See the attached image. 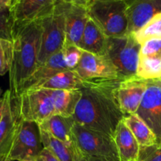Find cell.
I'll return each instance as SVG.
<instances>
[{"label":"cell","instance_id":"obj_5","mask_svg":"<svg viewBox=\"0 0 161 161\" xmlns=\"http://www.w3.org/2000/svg\"><path fill=\"white\" fill-rule=\"evenodd\" d=\"M55 3L53 12L42 19V32L38 67L43 64L53 54L62 50L65 43V20L63 2L58 0Z\"/></svg>","mask_w":161,"mask_h":161},{"label":"cell","instance_id":"obj_4","mask_svg":"<svg viewBox=\"0 0 161 161\" xmlns=\"http://www.w3.org/2000/svg\"><path fill=\"white\" fill-rule=\"evenodd\" d=\"M141 47L132 33L108 38L106 56L116 68L121 79L136 76Z\"/></svg>","mask_w":161,"mask_h":161},{"label":"cell","instance_id":"obj_13","mask_svg":"<svg viewBox=\"0 0 161 161\" xmlns=\"http://www.w3.org/2000/svg\"><path fill=\"white\" fill-rule=\"evenodd\" d=\"M55 0H17L10 7L14 24L44 18L53 12Z\"/></svg>","mask_w":161,"mask_h":161},{"label":"cell","instance_id":"obj_9","mask_svg":"<svg viewBox=\"0 0 161 161\" xmlns=\"http://www.w3.org/2000/svg\"><path fill=\"white\" fill-rule=\"evenodd\" d=\"M136 114L153 130L161 146V80H149Z\"/></svg>","mask_w":161,"mask_h":161},{"label":"cell","instance_id":"obj_43","mask_svg":"<svg viewBox=\"0 0 161 161\" xmlns=\"http://www.w3.org/2000/svg\"><path fill=\"white\" fill-rule=\"evenodd\" d=\"M1 93H2V91H1V89H0V96H1ZM1 99H2V97H0V101H1Z\"/></svg>","mask_w":161,"mask_h":161},{"label":"cell","instance_id":"obj_18","mask_svg":"<svg viewBox=\"0 0 161 161\" xmlns=\"http://www.w3.org/2000/svg\"><path fill=\"white\" fill-rule=\"evenodd\" d=\"M75 121L73 116L55 114L39 124V128L45 130L57 139L74 147L73 130Z\"/></svg>","mask_w":161,"mask_h":161},{"label":"cell","instance_id":"obj_1","mask_svg":"<svg viewBox=\"0 0 161 161\" xmlns=\"http://www.w3.org/2000/svg\"><path fill=\"white\" fill-rule=\"evenodd\" d=\"M121 80H85L73 115L75 123L113 138L118 124L124 117L116 97Z\"/></svg>","mask_w":161,"mask_h":161},{"label":"cell","instance_id":"obj_39","mask_svg":"<svg viewBox=\"0 0 161 161\" xmlns=\"http://www.w3.org/2000/svg\"><path fill=\"white\" fill-rule=\"evenodd\" d=\"M0 161H12V160H9L7 157H2V158H0Z\"/></svg>","mask_w":161,"mask_h":161},{"label":"cell","instance_id":"obj_24","mask_svg":"<svg viewBox=\"0 0 161 161\" xmlns=\"http://www.w3.org/2000/svg\"><path fill=\"white\" fill-rule=\"evenodd\" d=\"M136 75L146 80L161 79V58L139 56Z\"/></svg>","mask_w":161,"mask_h":161},{"label":"cell","instance_id":"obj_14","mask_svg":"<svg viewBox=\"0 0 161 161\" xmlns=\"http://www.w3.org/2000/svg\"><path fill=\"white\" fill-rule=\"evenodd\" d=\"M63 9L65 20V42L80 47L86 22L89 19L87 8L83 5L63 2Z\"/></svg>","mask_w":161,"mask_h":161},{"label":"cell","instance_id":"obj_19","mask_svg":"<svg viewBox=\"0 0 161 161\" xmlns=\"http://www.w3.org/2000/svg\"><path fill=\"white\" fill-rule=\"evenodd\" d=\"M108 37L91 18L88 19L80 47L83 51L106 55Z\"/></svg>","mask_w":161,"mask_h":161},{"label":"cell","instance_id":"obj_34","mask_svg":"<svg viewBox=\"0 0 161 161\" xmlns=\"http://www.w3.org/2000/svg\"><path fill=\"white\" fill-rule=\"evenodd\" d=\"M83 157H84V158L86 159V161H109V160H105V159H102V158H96V157H85V156H83Z\"/></svg>","mask_w":161,"mask_h":161},{"label":"cell","instance_id":"obj_16","mask_svg":"<svg viewBox=\"0 0 161 161\" xmlns=\"http://www.w3.org/2000/svg\"><path fill=\"white\" fill-rule=\"evenodd\" d=\"M68 69H69L64 62L62 50H61L53 54L43 64L39 66L36 69L24 84L21 93L30 89H37L55 75Z\"/></svg>","mask_w":161,"mask_h":161},{"label":"cell","instance_id":"obj_38","mask_svg":"<svg viewBox=\"0 0 161 161\" xmlns=\"http://www.w3.org/2000/svg\"><path fill=\"white\" fill-rule=\"evenodd\" d=\"M122 1H124V3H126L129 6V5L131 4V3H133L134 1H135V0H122Z\"/></svg>","mask_w":161,"mask_h":161},{"label":"cell","instance_id":"obj_25","mask_svg":"<svg viewBox=\"0 0 161 161\" xmlns=\"http://www.w3.org/2000/svg\"><path fill=\"white\" fill-rule=\"evenodd\" d=\"M140 44L155 38H161V13L153 17L146 25L132 33Z\"/></svg>","mask_w":161,"mask_h":161},{"label":"cell","instance_id":"obj_28","mask_svg":"<svg viewBox=\"0 0 161 161\" xmlns=\"http://www.w3.org/2000/svg\"><path fill=\"white\" fill-rule=\"evenodd\" d=\"M14 25L9 8H0V37L12 40Z\"/></svg>","mask_w":161,"mask_h":161},{"label":"cell","instance_id":"obj_17","mask_svg":"<svg viewBox=\"0 0 161 161\" xmlns=\"http://www.w3.org/2000/svg\"><path fill=\"white\" fill-rule=\"evenodd\" d=\"M113 138L119 161H138L140 146L124 120L118 124Z\"/></svg>","mask_w":161,"mask_h":161},{"label":"cell","instance_id":"obj_21","mask_svg":"<svg viewBox=\"0 0 161 161\" xmlns=\"http://www.w3.org/2000/svg\"><path fill=\"white\" fill-rule=\"evenodd\" d=\"M123 120L136 138L140 147L158 146L157 137L153 130L136 113L124 116Z\"/></svg>","mask_w":161,"mask_h":161},{"label":"cell","instance_id":"obj_40","mask_svg":"<svg viewBox=\"0 0 161 161\" xmlns=\"http://www.w3.org/2000/svg\"><path fill=\"white\" fill-rule=\"evenodd\" d=\"M22 161H38L37 159H31V160H22Z\"/></svg>","mask_w":161,"mask_h":161},{"label":"cell","instance_id":"obj_33","mask_svg":"<svg viewBox=\"0 0 161 161\" xmlns=\"http://www.w3.org/2000/svg\"><path fill=\"white\" fill-rule=\"evenodd\" d=\"M12 2L11 0H0V8L3 9H10Z\"/></svg>","mask_w":161,"mask_h":161},{"label":"cell","instance_id":"obj_37","mask_svg":"<svg viewBox=\"0 0 161 161\" xmlns=\"http://www.w3.org/2000/svg\"><path fill=\"white\" fill-rule=\"evenodd\" d=\"M89 1L90 0H80V3H79L78 4L83 5V6H87Z\"/></svg>","mask_w":161,"mask_h":161},{"label":"cell","instance_id":"obj_10","mask_svg":"<svg viewBox=\"0 0 161 161\" xmlns=\"http://www.w3.org/2000/svg\"><path fill=\"white\" fill-rule=\"evenodd\" d=\"M74 70L83 80L121 79L119 72L106 55L83 51L78 66Z\"/></svg>","mask_w":161,"mask_h":161},{"label":"cell","instance_id":"obj_36","mask_svg":"<svg viewBox=\"0 0 161 161\" xmlns=\"http://www.w3.org/2000/svg\"><path fill=\"white\" fill-rule=\"evenodd\" d=\"M62 1L66 3H75V4H78L80 0H62Z\"/></svg>","mask_w":161,"mask_h":161},{"label":"cell","instance_id":"obj_3","mask_svg":"<svg viewBox=\"0 0 161 161\" xmlns=\"http://www.w3.org/2000/svg\"><path fill=\"white\" fill-rule=\"evenodd\" d=\"M92 19L108 38L128 34V5L122 0H94L86 6Z\"/></svg>","mask_w":161,"mask_h":161},{"label":"cell","instance_id":"obj_8","mask_svg":"<svg viewBox=\"0 0 161 161\" xmlns=\"http://www.w3.org/2000/svg\"><path fill=\"white\" fill-rule=\"evenodd\" d=\"M13 102L19 117L24 120L33 121L39 124L56 114L51 99L42 88L24 91Z\"/></svg>","mask_w":161,"mask_h":161},{"label":"cell","instance_id":"obj_2","mask_svg":"<svg viewBox=\"0 0 161 161\" xmlns=\"http://www.w3.org/2000/svg\"><path fill=\"white\" fill-rule=\"evenodd\" d=\"M42 19L14 25L12 61L9 72V90L13 101L20 97L24 84L38 67Z\"/></svg>","mask_w":161,"mask_h":161},{"label":"cell","instance_id":"obj_29","mask_svg":"<svg viewBox=\"0 0 161 161\" xmlns=\"http://www.w3.org/2000/svg\"><path fill=\"white\" fill-rule=\"evenodd\" d=\"M141 57L161 58V38H155L146 41L142 44Z\"/></svg>","mask_w":161,"mask_h":161},{"label":"cell","instance_id":"obj_6","mask_svg":"<svg viewBox=\"0 0 161 161\" xmlns=\"http://www.w3.org/2000/svg\"><path fill=\"white\" fill-rule=\"evenodd\" d=\"M72 133L74 146L82 155L109 161H119L113 137L86 128L76 123Z\"/></svg>","mask_w":161,"mask_h":161},{"label":"cell","instance_id":"obj_27","mask_svg":"<svg viewBox=\"0 0 161 161\" xmlns=\"http://www.w3.org/2000/svg\"><path fill=\"white\" fill-rule=\"evenodd\" d=\"M62 53L68 69L69 70H74L80 63L83 50L75 44L65 42L63 47Z\"/></svg>","mask_w":161,"mask_h":161},{"label":"cell","instance_id":"obj_41","mask_svg":"<svg viewBox=\"0 0 161 161\" xmlns=\"http://www.w3.org/2000/svg\"><path fill=\"white\" fill-rule=\"evenodd\" d=\"M11 2H12V4H11V6H12L13 5H14V3H15L16 2H17V0H11Z\"/></svg>","mask_w":161,"mask_h":161},{"label":"cell","instance_id":"obj_15","mask_svg":"<svg viewBox=\"0 0 161 161\" xmlns=\"http://www.w3.org/2000/svg\"><path fill=\"white\" fill-rule=\"evenodd\" d=\"M161 13V0H135L127 8L128 34L138 31L153 17Z\"/></svg>","mask_w":161,"mask_h":161},{"label":"cell","instance_id":"obj_11","mask_svg":"<svg viewBox=\"0 0 161 161\" xmlns=\"http://www.w3.org/2000/svg\"><path fill=\"white\" fill-rule=\"evenodd\" d=\"M148 80L136 76L123 79L116 89V97L124 116L135 114L147 88Z\"/></svg>","mask_w":161,"mask_h":161},{"label":"cell","instance_id":"obj_23","mask_svg":"<svg viewBox=\"0 0 161 161\" xmlns=\"http://www.w3.org/2000/svg\"><path fill=\"white\" fill-rule=\"evenodd\" d=\"M40 135L44 148L48 149L60 161H75L74 147L68 146L42 129H40Z\"/></svg>","mask_w":161,"mask_h":161},{"label":"cell","instance_id":"obj_31","mask_svg":"<svg viewBox=\"0 0 161 161\" xmlns=\"http://www.w3.org/2000/svg\"><path fill=\"white\" fill-rule=\"evenodd\" d=\"M39 157L42 159L43 161H60L55 156H53L48 149L44 148L43 150L41 153Z\"/></svg>","mask_w":161,"mask_h":161},{"label":"cell","instance_id":"obj_42","mask_svg":"<svg viewBox=\"0 0 161 161\" xmlns=\"http://www.w3.org/2000/svg\"><path fill=\"white\" fill-rule=\"evenodd\" d=\"M37 160H38V161H43V160H42V159L40 157H38V158H37Z\"/></svg>","mask_w":161,"mask_h":161},{"label":"cell","instance_id":"obj_46","mask_svg":"<svg viewBox=\"0 0 161 161\" xmlns=\"http://www.w3.org/2000/svg\"><path fill=\"white\" fill-rule=\"evenodd\" d=\"M160 80H161V79H160Z\"/></svg>","mask_w":161,"mask_h":161},{"label":"cell","instance_id":"obj_44","mask_svg":"<svg viewBox=\"0 0 161 161\" xmlns=\"http://www.w3.org/2000/svg\"><path fill=\"white\" fill-rule=\"evenodd\" d=\"M93 1H94V0H90V1H89V3H88V4H89L90 3H91V2H93Z\"/></svg>","mask_w":161,"mask_h":161},{"label":"cell","instance_id":"obj_22","mask_svg":"<svg viewBox=\"0 0 161 161\" xmlns=\"http://www.w3.org/2000/svg\"><path fill=\"white\" fill-rule=\"evenodd\" d=\"M85 80H82L75 70L68 69L55 75L41 85L39 88L75 91L82 89Z\"/></svg>","mask_w":161,"mask_h":161},{"label":"cell","instance_id":"obj_45","mask_svg":"<svg viewBox=\"0 0 161 161\" xmlns=\"http://www.w3.org/2000/svg\"><path fill=\"white\" fill-rule=\"evenodd\" d=\"M56 1H58V0H55V2H56Z\"/></svg>","mask_w":161,"mask_h":161},{"label":"cell","instance_id":"obj_7","mask_svg":"<svg viewBox=\"0 0 161 161\" xmlns=\"http://www.w3.org/2000/svg\"><path fill=\"white\" fill-rule=\"evenodd\" d=\"M43 149L39 124L20 118L7 158L12 161L37 159Z\"/></svg>","mask_w":161,"mask_h":161},{"label":"cell","instance_id":"obj_35","mask_svg":"<svg viewBox=\"0 0 161 161\" xmlns=\"http://www.w3.org/2000/svg\"><path fill=\"white\" fill-rule=\"evenodd\" d=\"M3 108H4V99L3 97H2L1 101H0V120H1L2 116H3Z\"/></svg>","mask_w":161,"mask_h":161},{"label":"cell","instance_id":"obj_20","mask_svg":"<svg viewBox=\"0 0 161 161\" xmlns=\"http://www.w3.org/2000/svg\"><path fill=\"white\" fill-rule=\"evenodd\" d=\"M44 90L53 102L56 114L64 116H73L77 105L81 98L80 90Z\"/></svg>","mask_w":161,"mask_h":161},{"label":"cell","instance_id":"obj_30","mask_svg":"<svg viewBox=\"0 0 161 161\" xmlns=\"http://www.w3.org/2000/svg\"><path fill=\"white\" fill-rule=\"evenodd\" d=\"M138 161H161V146L140 147Z\"/></svg>","mask_w":161,"mask_h":161},{"label":"cell","instance_id":"obj_26","mask_svg":"<svg viewBox=\"0 0 161 161\" xmlns=\"http://www.w3.org/2000/svg\"><path fill=\"white\" fill-rule=\"evenodd\" d=\"M12 55V40L0 37V75H4L9 72Z\"/></svg>","mask_w":161,"mask_h":161},{"label":"cell","instance_id":"obj_32","mask_svg":"<svg viewBox=\"0 0 161 161\" xmlns=\"http://www.w3.org/2000/svg\"><path fill=\"white\" fill-rule=\"evenodd\" d=\"M74 153H75V161H86L83 155L80 153V151L74 146Z\"/></svg>","mask_w":161,"mask_h":161},{"label":"cell","instance_id":"obj_12","mask_svg":"<svg viewBox=\"0 0 161 161\" xmlns=\"http://www.w3.org/2000/svg\"><path fill=\"white\" fill-rule=\"evenodd\" d=\"M4 108L0 120V158L7 157L20 119L17 109L11 98L9 90L3 94Z\"/></svg>","mask_w":161,"mask_h":161}]
</instances>
